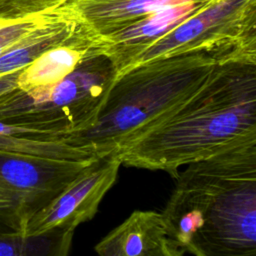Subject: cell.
Masks as SVG:
<instances>
[{"label":"cell","mask_w":256,"mask_h":256,"mask_svg":"<svg viewBox=\"0 0 256 256\" xmlns=\"http://www.w3.org/2000/svg\"><path fill=\"white\" fill-rule=\"evenodd\" d=\"M66 0H0V21L21 20L54 11Z\"/></svg>","instance_id":"4fadbf2b"},{"label":"cell","mask_w":256,"mask_h":256,"mask_svg":"<svg viewBox=\"0 0 256 256\" xmlns=\"http://www.w3.org/2000/svg\"><path fill=\"white\" fill-rule=\"evenodd\" d=\"M216 72L155 125L123 142L116 150L122 165L176 178L182 166L256 135L254 76Z\"/></svg>","instance_id":"7a4b0ae2"},{"label":"cell","mask_w":256,"mask_h":256,"mask_svg":"<svg viewBox=\"0 0 256 256\" xmlns=\"http://www.w3.org/2000/svg\"><path fill=\"white\" fill-rule=\"evenodd\" d=\"M113 83V73L76 71L58 83L15 88L0 97V121L46 132L52 139L90 127Z\"/></svg>","instance_id":"277c9868"},{"label":"cell","mask_w":256,"mask_h":256,"mask_svg":"<svg viewBox=\"0 0 256 256\" xmlns=\"http://www.w3.org/2000/svg\"><path fill=\"white\" fill-rule=\"evenodd\" d=\"M53 15L54 13L21 20L0 21V53L26 37Z\"/></svg>","instance_id":"5bb4252c"},{"label":"cell","mask_w":256,"mask_h":256,"mask_svg":"<svg viewBox=\"0 0 256 256\" xmlns=\"http://www.w3.org/2000/svg\"><path fill=\"white\" fill-rule=\"evenodd\" d=\"M162 212L170 238L194 256H256V135L189 163Z\"/></svg>","instance_id":"6da1fadb"},{"label":"cell","mask_w":256,"mask_h":256,"mask_svg":"<svg viewBox=\"0 0 256 256\" xmlns=\"http://www.w3.org/2000/svg\"><path fill=\"white\" fill-rule=\"evenodd\" d=\"M75 26L54 15L19 42L0 53V77L22 70L45 51L68 43Z\"/></svg>","instance_id":"30bf717a"},{"label":"cell","mask_w":256,"mask_h":256,"mask_svg":"<svg viewBox=\"0 0 256 256\" xmlns=\"http://www.w3.org/2000/svg\"><path fill=\"white\" fill-rule=\"evenodd\" d=\"M77 45L72 47L66 43L42 53L20 71L17 88L29 90L50 86L63 80L76 70L85 54V51L80 50V46L76 48Z\"/></svg>","instance_id":"8fae6325"},{"label":"cell","mask_w":256,"mask_h":256,"mask_svg":"<svg viewBox=\"0 0 256 256\" xmlns=\"http://www.w3.org/2000/svg\"><path fill=\"white\" fill-rule=\"evenodd\" d=\"M89 162L0 151V233H23L29 220Z\"/></svg>","instance_id":"5b68a950"},{"label":"cell","mask_w":256,"mask_h":256,"mask_svg":"<svg viewBox=\"0 0 256 256\" xmlns=\"http://www.w3.org/2000/svg\"><path fill=\"white\" fill-rule=\"evenodd\" d=\"M222 0H66L54 12L75 25L91 47L97 40L161 10L195 4L209 8Z\"/></svg>","instance_id":"52a82bcc"},{"label":"cell","mask_w":256,"mask_h":256,"mask_svg":"<svg viewBox=\"0 0 256 256\" xmlns=\"http://www.w3.org/2000/svg\"><path fill=\"white\" fill-rule=\"evenodd\" d=\"M121 160L116 151L97 156L52 201L27 223L23 234L37 235L55 227L74 229L90 221L115 184Z\"/></svg>","instance_id":"8992f818"},{"label":"cell","mask_w":256,"mask_h":256,"mask_svg":"<svg viewBox=\"0 0 256 256\" xmlns=\"http://www.w3.org/2000/svg\"><path fill=\"white\" fill-rule=\"evenodd\" d=\"M184 251L170 238L166 237L147 256H184Z\"/></svg>","instance_id":"9a60e30c"},{"label":"cell","mask_w":256,"mask_h":256,"mask_svg":"<svg viewBox=\"0 0 256 256\" xmlns=\"http://www.w3.org/2000/svg\"><path fill=\"white\" fill-rule=\"evenodd\" d=\"M211 68H137L113 81L94 123L57 140L96 155L116 151L187 100Z\"/></svg>","instance_id":"3957f363"},{"label":"cell","mask_w":256,"mask_h":256,"mask_svg":"<svg viewBox=\"0 0 256 256\" xmlns=\"http://www.w3.org/2000/svg\"><path fill=\"white\" fill-rule=\"evenodd\" d=\"M0 151L74 162H89L98 156L89 150L53 140L46 132L2 121H0Z\"/></svg>","instance_id":"9c48e42d"},{"label":"cell","mask_w":256,"mask_h":256,"mask_svg":"<svg viewBox=\"0 0 256 256\" xmlns=\"http://www.w3.org/2000/svg\"><path fill=\"white\" fill-rule=\"evenodd\" d=\"M166 237L162 213L136 210L99 241L95 251L98 256H147Z\"/></svg>","instance_id":"ba28073f"},{"label":"cell","mask_w":256,"mask_h":256,"mask_svg":"<svg viewBox=\"0 0 256 256\" xmlns=\"http://www.w3.org/2000/svg\"><path fill=\"white\" fill-rule=\"evenodd\" d=\"M74 229L55 227L37 235L0 233V256H68Z\"/></svg>","instance_id":"7c38bea8"},{"label":"cell","mask_w":256,"mask_h":256,"mask_svg":"<svg viewBox=\"0 0 256 256\" xmlns=\"http://www.w3.org/2000/svg\"><path fill=\"white\" fill-rule=\"evenodd\" d=\"M21 70L0 77V97L17 88L18 76Z\"/></svg>","instance_id":"2e32d148"}]
</instances>
